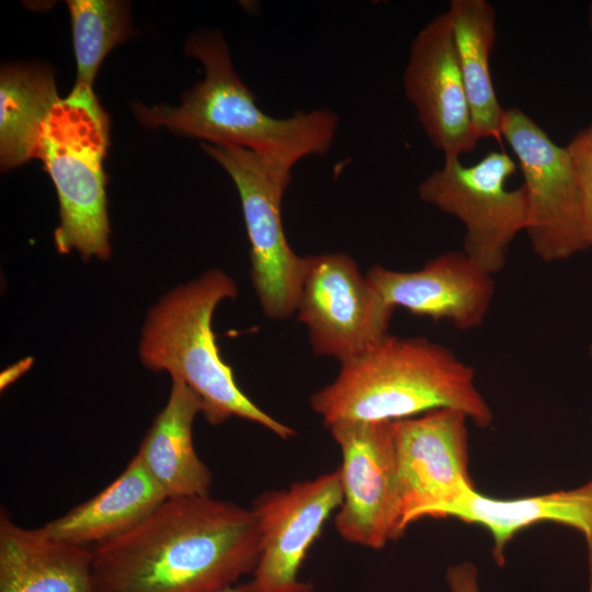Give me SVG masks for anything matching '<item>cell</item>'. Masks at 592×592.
Masks as SVG:
<instances>
[{"label": "cell", "instance_id": "6da1fadb", "mask_svg": "<svg viewBox=\"0 0 592 592\" xmlns=\"http://www.w3.org/2000/svg\"><path fill=\"white\" fill-rule=\"evenodd\" d=\"M91 551L96 592H216L254 570L259 531L251 509L235 502L168 498Z\"/></svg>", "mask_w": 592, "mask_h": 592}, {"label": "cell", "instance_id": "7a4b0ae2", "mask_svg": "<svg viewBox=\"0 0 592 592\" xmlns=\"http://www.w3.org/2000/svg\"><path fill=\"white\" fill-rule=\"evenodd\" d=\"M309 401L327 428L342 421L392 422L444 408L464 412L481 429L493 421L474 367L423 337L387 334L342 363Z\"/></svg>", "mask_w": 592, "mask_h": 592}, {"label": "cell", "instance_id": "3957f363", "mask_svg": "<svg viewBox=\"0 0 592 592\" xmlns=\"http://www.w3.org/2000/svg\"><path fill=\"white\" fill-rule=\"evenodd\" d=\"M185 50L202 62L204 79L178 107L136 104L134 111L144 125L167 127L206 144L243 147L288 169L303 158L329 151L339 126L335 112L298 111L285 118L263 112L236 73L219 32L194 34Z\"/></svg>", "mask_w": 592, "mask_h": 592}, {"label": "cell", "instance_id": "277c9868", "mask_svg": "<svg viewBox=\"0 0 592 592\" xmlns=\"http://www.w3.org/2000/svg\"><path fill=\"white\" fill-rule=\"evenodd\" d=\"M237 294L235 280L220 269L207 270L174 287L147 314L138 346L140 361L145 367L184 383L200 398L201 413L209 424L237 417L289 439L294 429L259 408L219 354L213 315L220 301Z\"/></svg>", "mask_w": 592, "mask_h": 592}, {"label": "cell", "instance_id": "5b68a950", "mask_svg": "<svg viewBox=\"0 0 592 592\" xmlns=\"http://www.w3.org/2000/svg\"><path fill=\"white\" fill-rule=\"evenodd\" d=\"M109 119L92 89L73 88L49 113L35 158L43 161L59 202L54 234L59 253L77 251L83 260L111 255L103 158Z\"/></svg>", "mask_w": 592, "mask_h": 592}, {"label": "cell", "instance_id": "8992f818", "mask_svg": "<svg viewBox=\"0 0 592 592\" xmlns=\"http://www.w3.org/2000/svg\"><path fill=\"white\" fill-rule=\"evenodd\" d=\"M232 179L250 243V278L263 314L285 320L297 310L307 257L291 248L282 223V201L292 169L235 145L202 144Z\"/></svg>", "mask_w": 592, "mask_h": 592}, {"label": "cell", "instance_id": "52a82bcc", "mask_svg": "<svg viewBox=\"0 0 592 592\" xmlns=\"http://www.w3.org/2000/svg\"><path fill=\"white\" fill-rule=\"evenodd\" d=\"M515 170V161L504 151H490L473 166L444 157L443 167L418 187L422 202L464 225L462 251L492 275L504 269L512 242L527 224L524 186H505Z\"/></svg>", "mask_w": 592, "mask_h": 592}, {"label": "cell", "instance_id": "ba28073f", "mask_svg": "<svg viewBox=\"0 0 592 592\" xmlns=\"http://www.w3.org/2000/svg\"><path fill=\"white\" fill-rule=\"evenodd\" d=\"M396 308L343 252L307 255V270L297 306L316 355L345 363L388 334Z\"/></svg>", "mask_w": 592, "mask_h": 592}, {"label": "cell", "instance_id": "9c48e42d", "mask_svg": "<svg viewBox=\"0 0 592 592\" xmlns=\"http://www.w3.org/2000/svg\"><path fill=\"white\" fill-rule=\"evenodd\" d=\"M501 137L517 158L527 196L528 236L544 262L567 260L587 250L582 237L580 195L570 155L519 107L505 110Z\"/></svg>", "mask_w": 592, "mask_h": 592}, {"label": "cell", "instance_id": "30bf717a", "mask_svg": "<svg viewBox=\"0 0 592 592\" xmlns=\"http://www.w3.org/2000/svg\"><path fill=\"white\" fill-rule=\"evenodd\" d=\"M328 429L342 453L335 528L349 543L379 549L406 530L391 422L342 421Z\"/></svg>", "mask_w": 592, "mask_h": 592}, {"label": "cell", "instance_id": "8fae6325", "mask_svg": "<svg viewBox=\"0 0 592 592\" xmlns=\"http://www.w3.org/2000/svg\"><path fill=\"white\" fill-rule=\"evenodd\" d=\"M468 422L447 408L391 422L405 528L445 517L476 489L468 474Z\"/></svg>", "mask_w": 592, "mask_h": 592}, {"label": "cell", "instance_id": "7c38bea8", "mask_svg": "<svg viewBox=\"0 0 592 592\" xmlns=\"http://www.w3.org/2000/svg\"><path fill=\"white\" fill-rule=\"evenodd\" d=\"M339 471L294 482L286 490L262 493L251 508L260 554L248 582L250 592H314L299 580L306 555L327 520L342 504Z\"/></svg>", "mask_w": 592, "mask_h": 592}, {"label": "cell", "instance_id": "4fadbf2b", "mask_svg": "<svg viewBox=\"0 0 592 592\" xmlns=\"http://www.w3.org/2000/svg\"><path fill=\"white\" fill-rule=\"evenodd\" d=\"M403 88L431 144L444 157L475 150L476 135L447 11L430 20L412 41Z\"/></svg>", "mask_w": 592, "mask_h": 592}, {"label": "cell", "instance_id": "5bb4252c", "mask_svg": "<svg viewBox=\"0 0 592 592\" xmlns=\"http://www.w3.org/2000/svg\"><path fill=\"white\" fill-rule=\"evenodd\" d=\"M366 277L394 308L446 320L462 331L483 323L494 297L493 275L463 251L443 252L409 272L375 264Z\"/></svg>", "mask_w": 592, "mask_h": 592}, {"label": "cell", "instance_id": "9a60e30c", "mask_svg": "<svg viewBox=\"0 0 592 592\" xmlns=\"http://www.w3.org/2000/svg\"><path fill=\"white\" fill-rule=\"evenodd\" d=\"M0 592H96L91 548L0 514Z\"/></svg>", "mask_w": 592, "mask_h": 592}, {"label": "cell", "instance_id": "2e32d148", "mask_svg": "<svg viewBox=\"0 0 592 592\" xmlns=\"http://www.w3.org/2000/svg\"><path fill=\"white\" fill-rule=\"evenodd\" d=\"M445 517L485 527L492 536V556L504 562V549L512 537L540 522H553L579 531L585 540L592 592V478L580 487L544 494L498 499L471 490L452 506Z\"/></svg>", "mask_w": 592, "mask_h": 592}, {"label": "cell", "instance_id": "e0dca14e", "mask_svg": "<svg viewBox=\"0 0 592 592\" xmlns=\"http://www.w3.org/2000/svg\"><path fill=\"white\" fill-rule=\"evenodd\" d=\"M167 499L135 454L107 487L42 528L61 542L92 548L129 532Z\"/></svg>", "mask_w": 592, "mask_h": 592}, {"label": "cell", "instance_id": "ac0fdd59", "mask_svg": "<svg viewBox=\"0 0 592 592\" xmlns=\"http://www.w3.org/2000/svg\"><path fill=\"white\" fill-rule=\"evenodd\" d=\"M200 398L171 379L169 398L145 434L136 455L168 498L208 496L212 474L193 444Z\"/></svg>", "mask_w": 592, "mask_h": 592}, {"label": "cell", "instance_id": "d6986e66", "mask_svg": "<svg viewBox=\"0 0 592 592\" xmlns=\"http://www.w3.org/2000/svg\"><path fill=\"white\" fill-rule=\"evenodd\" d=\"M447 12L476 135L499 140L505 109L497 98L490 71L496 11L486 0H452Z\"/></svg>", "mask_w": 592, "mask_h": 592}, {"label": "cell", "instance_id": "ffe728a7", "mask_svg": "<svg viewBox=\"0 0 592 592\" xmlns=\"http://www.w3.org/2000/svg\"><path fill=\"white\" fill-rule=\"evenodd\" d=\"M60 100L53 73L42 66H7L0 76V158L2 170L32 158L45 122Z\"/></svg>", "mask_w": 592, "mask_h": 592}, {"label": "cell", "instance_id": "44dd1931", "mask_svg": "<svg viewBox=\"0 0 592 592\" xmlns=\"http://www.w3.org/2000/svg\"><path fill=\"white\" fill-rule=\"evenodd\" d=\"M77 60L75 88L92 89L107 53L129 36L128 5L113 0H68Z\"/></svg>", "mask_w": 592, "mask_h": 592}, {"label": "cell", "instance_id": "7402d4cb", "mask_svg": "<svg viewBox=\"0 0 592 592\" xmlns=\"http://www.w3.org/2000/svg\"><path fill=\"white\" fill-rule=\"evenodd\" d=\"M576 171L581 229L587 250L592 249V123L580 129L566 146Z\"/></svg>", "mask_w": 592, "mask_h": 592}, {"label": "cell", "instance_id": "603a6c76", "mask_svg": "<svg viewBox=\"0 0 592 592\" xmlns=\"http://www.w3.org/2000/svg\"><path fill=\"white\" fill-rule=\"evenodd\" d=\"M452 592H480L477 582V570L469 562L453 566L446 573Z\"/></svg>", "mask_w": 592, "mask_h": 592}, {"label": "cell", "instance_id": "cb8c5ba5", "mask_svg": "<svg viewBox=\"0 0 592 592\" xmlns=\"http://www.w3.org/2000/svg\"><path fill=\"white\" fill-rule=\"evenodd\" d=\"M33 364L32 357H25L19 362L10 365L0 374V388L1 390L9 387L16 379H19L24 373H26Z\"/></svg>", "mask_w": 592, "mask_h": 592}, {"label": "cell", "instance_id": "d4e9b609", "mask_svg": "<svg viewBox=\"0 0 592 592\" xmlns=\"http://www.w3.org/2000/svg\"><path fill=\"white\" fill-rule=\"evenodd\" d=\"M216 592H250V590L248 588V584L243 583V584H232L224 589H220Z\"/></svg>", "mask_w": 592, "mask_h": 592}, {"label": "cell", "instance_id": "484cf974", "mask_svg": "<svg viewBox=\"0 0 592 592\" xmlns=\"http://www.w3.org/2000/svg\"><path fill=\"white\" fill-rule=\"evenodd\" d=\"M589 21H590V25L592 27V3L589 5Z\"/></svg>", "mask_w": 592, "mask_h": 592}, {"label": "cell", "instance_id": "4316f807", "mask_svg": "<svg viewBox=\"0 0 592 592\" xmlns=\"http://www.w3.org/2000/svg\"><path fill=\"white\" fill-rule=\"evenodd\" d=\"M589 354H590V357L592 358V342H591V344L589 346Z\"/></svg>", "mask_w": 592, "mask_h": 592}]
</instances>
